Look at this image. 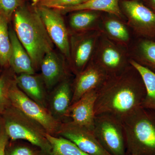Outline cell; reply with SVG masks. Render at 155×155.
I'll list each match as a JSON object with an SVG mask.
<instances>
[{
  "mask_svg": "<svg viewBox=\"0 0 155 155\" xmlns=\"http://www.w3.org/2000/svg\"><path fill=\"white\" fill-rule=\"evenodd\" d=\"M93 133L110 155H127L124 128L119 119L109 115L96 116Z\"/></svg>",
  "mask_w": 155,
  "mask_h": 155,
  "instance_id": "cell-6",
  "label": "cell"
},
{
  "mask_svg": "<svg viewBox=\"0 0 155 155\" xmlns=\"http://www.w3.org/2000/svg\"><path fill=\"white\" fill-rule=\"evenodd\" d=\"M72 84L67 77L61 81L53 91L50 101V112L55 118L67 117L72 98Z\"/></svg>",
  "mask_w": 155,
  "mask_h": 155,
  "instance_id": "cell-17",
  "label": "cell"
},
{
  "mask_svg": "<svg viewBox=\"0 0 155 155\" xmlns=\"http://www.w3.org/2000/svg\"><path fill=\"white\" fill-rule=\"evenodd\" d=\"M14 79L8 75L3 74L0 76V114L2 115L11 106L9 91Z\"/></svg>",
  "mask_w": 155,
  "mask_h": 155,
  "instance_id": "cell-25",
  "label": "cell"
},
{
  "mask_svg": "<svg viewBox=\"0 0 155 155\" xmlns=\"http://www.w3.org/2000/svg\"><path fill=\"white\" fill-rule=\"evenodd\" d=\"M11 45L10 65L17 74H35V69L30 56L13 29H9Z\"/></svg>",
  "mask_w": 155,
  "mask_h": 155,
  "instance_id": "cell-18",
  "label": "cell"
},
{
  "mask_svg": "<svg viewBox=\"0 0 155 155\" xmlns=\"http://www.w3.org/2000/svg\"><path fill=\"white\" fill-rule=\"evenodd\" d=\"M88 0H39V5L51 8L60 9L77 5L87 2Z\"/></svg>",
  "mask_w": 155,
  "mask_h": 155,
  "instance_id": "cell-27",
  "label": "cell"
},
{
  "mask_svg": "<svg viewBox=\"0 0 155 155\" xmlns=\"http://www.w3.org/2000/svg\"><path fill=\"white\" fill-rule=\"evenodd\" d=\"M31 1L32 3V5L35 6L38 3L39 0H31Z\"/></svg>",
  "mask_w": 155,
  "mask_h": 155,
  "instance_id": "cell-31",
  "label": "cell"
},
{
  "mask_svg": "<svg viewBox=\"0 0 155 155\" xmlns=\"http://www.w3.org/2000/svg\"><path fill=\"white\" fill-rule=\"evenodd\" d=\"M126 154L155 155V112L140 107L122 122Z\"/></svg>",
  "mask_w": 155,
  "mask_h": 155,
  "instance_id": "cell-3",
  "label": "cell"
},
{
  "mask_svg": "<svg viewBox=\"0 0 155 155\" xmlns=\"http://www.w3.org/2000/svg\"></svg>",
  "mask_w": 155,
  "mask_h": 155,
  "instance_id": "cell-32",
  "label": "cell"
},
{
  "mask_svg": "<svg viewBox=\"0 0 155 155\" xmlns=\"http://www.w3.org/2000/svg\"><path fill=\"white\" fill-rule=\"evenodd\" d=\"M15 80L19 88L28 97L47 108L46 96L41 77L35 74H21L15 77Z\"/></svg>",
  "mask_w": 155,
  "mask_h": 155,
  "instance_id": "cell-20",
  "label": "cell"
},
{
  "mask_svg": "<svg viewBox=\"0 0 155 155\" xmlns=\"http://www.w3.org/2000/svg\"><path fill=\"white\" fill-rule=\"evenodd\" d=\"M130 63L140 74L145 87L146 95L142 107L155 112V73L130 59Z\"/></svg>",
  "mask_w": 155,
  "mask_h": 155,
  "instance_id": "cell-22",
  "label": "cell"
},
{
  "mask_svg": "<svg viewBox=\"0 0 155 155\" xmlns=\"http://www.w3.org/2000/svg\"></svg>",
  "mask_w": 155,
  "mask_h": 155,
  "instance_id": "cell-33",
  "label": "cell"
},
{
  "mask_svg": "<svg viewBox=\"0 0 155 155\" xmlns=\"http://www.w3.org/2000/svg\"><path fill=\"white\" fill-rule=\"evenodd\" d=\"M119 0H88L77 5L64 8L59 10L63 14L74 11L90 10L114 14L126 21L119 5Z\"/></svg>",
  "mask_w": 155,
  "mask_h": 155,
  "instance_id": "cell-21",
  "label": "cell"
},
{
  "mask_svg": "<svg viewBox=\"0 0 155 155\" xmlns=\"http://www.w3.org/2000/svg\"><path fill=\"white\" fill-rule=\"evenodd\" d=\"M6 155H36L35 153L28 147L18 146L15 147L7 153Z\"/></svg>",
  "mask_w": 155,
  "mask_h": 155,
  "instance_id": "cell-29",
  "label": "cell"
},
{
  "mask_svg": "<svg viewBox=\"0 0 155 155\" xmlns=\"http://www.w3.org/2000/svg\"><path fill=\"white\" fill-rule=\"evenodd\" d=\"M142 2L155 13V0H141Z\"/></svg>",
  "mask_w": 155,
  "mask_h": 155,
  "instance_id": "cell-30",
  "label": "cell"
},
{
  "mask_svg": "<svg viewBox=\"0 0 155 155\" xmlns=\"http://www.w3.org/2000/svg\"><path fill=\"white\" fill-rule=\"evenodd\" d=\"M37 11L48 34L67 61L70 59V33L59 10L37 5Z\"/></svg>",
  "mask_w": 155,
  "mask_h": 155,
  "instance_id": "cell-9",
  "label": "cell"
},
{
  "mask_svg": "<svg viewBox=\"0 0 155 155\" xmlns=\"http://www.w3.org/2000/svg\"><path fill=\"white\" fill-rule=\"evenodd\" d=\"M2 115L6 133L11 140H26L51 155V147L46 137L47 132L38 122L12 105Z\"/></svg>",
  "mask_w": 155,
  "mask_h": 155,
  "instance_id": "cell-4",
  "label": "cell"
},
{
  "mask_svg": "<svg viewBox=\"0 0 155 155\" xmlns=\"http://www.w3.org/2000/svg\"><path fill=\"white\" fill-rule=\"evenodd\" d=\"M57 134L72 141L90 155H110L103 148L93 132L71 121L61 123Z\"/></svg>",
  "mask_w": 155,
  "mask_h": 155,
  "instance_id": "cell-11",
  "label": "cell"
},
{
  "mask_svg": "<svg viewBox=\"0 0 155 155\" xmlns=\"http://www.w3.org/2000/svg\"><path fill=\"white\" fill-rule=\"evenodd\" d=\"M145 95L142 78L130 64L121 74L108 77L97 90L95 116L110 115L122 122L141 107Z\"/></svg>",
  "mask_w": 155,
  "mask_h": 155,
  "instance_id": "cell-1",
  "label": "cell"
},
{
  "mask_svg": "<svg viewBox=\"0 0 155 155\" xmlns=\"http://www.w3.org/2000/svg\"><path fill=\"white\" fill-rule=\"evenodd\" d=\"M109 77L92 61L86 68L76 75L72 86V98L71 104L78 101L88 92L97 90L103 85Z\"/></svg>",
  "mask_w": 155,
  "mask_h": 155,
  "instance_id": "cell-12",
  "label": "cell"
},
{
  "mask_svg": "<svg viewBox=\"0 0 155 155\" xmlns=\"http://www.w3.org/2000/svg\"><path fill=\"white\" fill-rule=\"evenodd\" d=\"M45 136L51 147V155H90L62 137H57L48 133H46Z\"/></svg>",
  "mask_w": 155,
  "mask_h": 155,
  "instance_id": "cell-23",
  "label": "cell"
},
{
  "mask_svg": "<svg viewBox=\"0 0 155 155\" xmlns=\"http://www.w3.org/2000/svg\"><path fill=\"white\" fill-rule=\"evenodd\" d=\"M99 30L108 39L127 50L135 37L126 21L108 13L102 14Z\"/></svg>",
  "mask_w": 155,
  "mask_h": 155,
  "instance_id": "cell-13",
  "label": "cell"
},
{
  "mask_svg": "<svg viewBox=\"0 0 155 155\" xmlns=\"http://www.w3.org/2000/svg\"><path fill=\"white\" fill-rule=\"evenodd\" d=\"M9 137L6 133L2 119L0 120V155H6Z\"/></svg>",
  "mask_w": 155,
  "mask_h": 155,
  "instance_id": "cell-28",
  "label": "cell"
},
{
  "mask_svg": "<svg viewBox=\"0 0 155 155\" xmlns=\"http://www.w3.org/2000/svg\"><path fill=\"white\" fill-rule=\"evenodd\" d=\"M128 50L101 33L91 61L108 77L121 74L130 66Z\"/></svg>",
  "mask_w": 155,
  "mask_h": 155,
  "instance_id": "cell-5",
  "label": "cell"
},
{
  "mask_svg": "<svg viewBox=\"0 0 155 155\" xmlns=\"http://www.w3.org/2000/svg\"><path fill=\"white\" fill-rule=\"evenodd\" d=\"M101 31L93 30L83 33L70 34L71 70L75 75L84 70L91 61Z\"/></svg>",
  "mask_w": 155,
  "mask_h": 155,
  "instance_id": "cell-10",
  "label": "cell"
},
{
  "mask_svg": "<svg viewBox=\"0 0 155 155\" xmlns=\"http://www.w3.org/2000/svg\"><path fill=\"white\" fill-rule=\"evenodd\" d=\"M9 97L11 105L21 111L41 125L47 133H58L61 122L52 115L46 108L28 97L19 88L15 79L11 84Z\"/></svg>",
  "mask_w": 155,
  "mask_h": 155,
  "instance_id": "cell-8",
  "label": "cell"
},
{
  "mask_svg": "<svg viewBox=\"0 0 155 155\" xmlns=\"http://www.w3.org/2000/svg\"><path fill=\"white\" fill-rule=\"evenodd\" d=\"M97 90H94L84 95L69 107L67 117L73 123L93 132L94 127L95 104Z\"/></svg>",
  "mask_w": 155,
  "mask_h": 155,
  "instance_id": "cell-14",
  "label": "cell"
},
{
  "mask_svg": "<svg viewBox=\"0 0 155 155\" xmlns=\"http://www.w3.org/2000/svg\"></svg>",
  "mask_w": 155,
  "mask_h": 155,
  "instance_id": "cell-34",
  "label": "cell"
},
{
  "mask_svg": "<svg viewBox=\"0 0 155 155\" xmlns=\"http://www.w3.org/2000/svg\"><path fill=\"white\" fill-rule=\"evenodd\" d=\"M130 59L155 73V40L134 37L128 48Z\"/></svg>",
  "mask_w": 155,
  "mask_h": 155,
  "instance_id": "cell-16",
  "label": "cell"
},
{
  "mask_svg": "<svg viewBox=\"0 0 155 155\" xmlns=\"http://www.w3.org/2000/svg\"><path fill=\"white\" fill-rule=\"evenodd\" d=\"M69 15V33H83L93 30H99L102 12L82 10L71 12Z\"/></svg>",
  "mask_w": 155,
  "mask_h": 155,
  "instance_id": "cell-19",
  "label": "cell"
},
{
  "mask_svg": "<svg viewBox=\"0 0 155 155\" xmlns=\"http://www.w3.org/2000/svg\"><path fill=\"white\" fill-rule=\"evenodd\" d=\"M24 4V0H0V15L10 22L16 10Z\"/></svg>",
  "mask_w": 155,
  "mask_h": 155,
  "instance_id": "cell-26",
  "label": "cell"
},
{
  "mask_svg": "<svg viewBox=\"0 0 155 155\" xmlns=\"http://www.w3.org/2000/svg\"><path fill=\"white\" fill-rule=\"evenodd\" d=\"M8 21L0 15V64L2 66L10 65L11 45Z\"/></svg>",
  "mask_w": 155,
  "mask_h": 155,
  "instance_id": "cell-24",
  "label": "cell"
},
{
  "mask_svg": "<svg viewBox=\"0 0 155 155\" xmlns=\"http://www.w3.org/2000/svg\"><path fill=\"white\" fill-rule=\"evenodd\" d=\"M14 31L30 56L35 69L40 67L45 56L53 51L54 43L40 17L36 6L25 3L14 12Z\"/></svg>",
  "mask_w": 155,
  "mask_h": 155,
  "instance_id": "cell-2",
  "label": "cell"
},
{
  "mask_svg": "<svg viewBox=\"0 0 155 155\" xmlns=\"http://www.w3.org/2000/svg\"><path fill=\"white\" fill-rule=\"evenodd\" d=\"M119 5L135 37L155 39V13L141 0H121Z\"/></svg>",
  "mask_w": 155,
  "mask_h": 155,
  "instance_id": "cell-7",
  "label": "cell"
},
{
  "mask_svg": "<svg viewBox=\"0 0 155 155\" xmlns=\"http://www.w3.org/2000/svg\"><path fill=\"white\" fill-rule=\"evenodd\" d=\"M40 67L42 79L47 88H52L67 77L64 61L54 51L45 56Z\"/></svg>",
  "mask_w": 155,
  "mask_h": 155,
  "instance_id": "cell-15",
  "label": "cell"
}]
</instances>
